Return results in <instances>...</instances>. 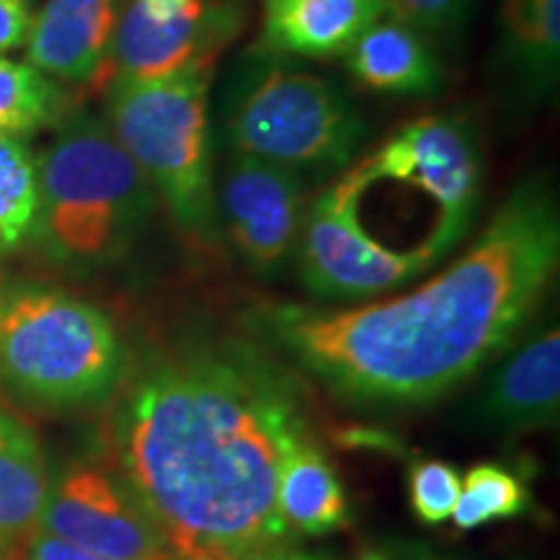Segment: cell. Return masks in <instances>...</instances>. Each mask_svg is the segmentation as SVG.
Listing matches in <instances>:
<instances>
[{
    "label": "cell",
    "mask_w": 560,
    "mask_h": 560,
    "mask_svg": "<svg viewBox=\"0 0 560 560\" xmlns=\"http://www.w3.org/2000/svg\"><path fill=\"white\" fill-rule=\"evenodd\" d=\"M39 532L109 560H182L104 457L68 459L50 475Z\"/></svg>",
    "instance_id": "cell-9"
},
{
    "label": "cell",
    "mask_w": 560,
    "mask_h": 560,
    "mask_svg": "<svg viewBox=\"0 0 560 560\" xmlns=\"http://www.w3.org/2000/svg\"><path fill=\"white\" fill-rule=\"evenodd\" d=\"M304 210V177L268 161L231 153L215 182L221 242L260 278L289 268Z\"/></svg>",
    "instance_id": "cell-10"
},
{
    "label": "cell",
    "mask_w": 560,
    "mask_h": 560,
    "mask_svg": "<svg viewBox=\"0 0 560 560\" xmlns=\"http://www.w3.org/2000/svg\"><path fill=\"white\" fill-rule=\"evenodd\" d=\"M130 350L107 312L55 285L5 289L0 384L34 410L107 405L128 374Z\"/></svg>",
    "instance_id": "cell-4"
},
{
    "label": "cell",
    "mask_w": 560,
    "mask_h": 560,
    "mask_svg": "<svg viewBox=\"0 0 560 560\" xmlns=\"http://www.w3.org/2000/svg\"><path fill=\"white\" fill-rule=\"evenodd\" d=\"M382 9L384 16L412 26L423 37H452L470 19L472 0H382Z\"/></svg>",
    "instance_id": "cell-23"
},
{
    "label": "cell",
    "mask_w": 560,
    "mask_h": 560,
    "mask_svg": "<svg viewBox=\"0 0 560 560\" xmlns=\"http://www.w3.org/2000/svg\"><path fill=\"white\" fill-rule=\"evenodd\" d=\"M467 416L472 425L495 436H524L556 425L560 416L558 327H545L520 346H511Z\"/></svg>",
    "instance_id": "cell-12"
},
{
    "label": "cell",
    "mask_w": 560,
    "mask_h": 560,
    "mask_svg": "<svg viewBox=\"0 0 560 560\" xmlns=\"http://www.w3.org/2000/svg\"><path fill=\"white\" fill-rule=\"evenodd\" d=\"M558 262L556 198L529 179L420 289L348 310L262 301L244 330L348 408H429L514 346Z\"/></svg>",
    "instance_id": "cell-2"
},
{
    "label": "cell",
    "mask_w": 560,
    "mask_h": 560,
    "mask_svg": "<svg viewBox=\"0 0 560 560\" xmlns=\"http://www.w3.org/2000/svg\"><path fill=\"white\" fill-rule=\"evenodd\" d=\"M34 11L30 0H0V55L26 45Z\"/></svg>",
    "instance_id": "cell-24"
},
{
    "label": "cell",
    "mask_w": 560,
    "mask_h": 560,
    "mask_svg": "<svg viewBox=\"0 0 560 560\" xmlns=\"http://www.w3.org/2000/svg\"><path fill=\"white\" fill-rule=\"evenodd\" d=\"M45 452L30 423L0 408V560H26L45 506Z\"/></svg>",
    "instance_id": "cell-15"
},
{
    "label": "cell",
    "mask_w": 560,
    "mask_h": 560,
    "mask_svg": "<svg viewBox=\"0 0 560 560\" xmlns=\"http://www.w3.org/2000/svg\"><path fill=\"white\" fill-rule=\"evenodd\" d=\"M104 459L182 560H262L296 540L276 511L283 462L312 429L299 371L249 335H185L130 359Z\"/></svg>",
    "instance_id": "cell-1"
},
{
    "label": "cell",
    "mask_w": 560,
    "mask_h": 560,
    "mask_svg": "<svg viewBox=\"0 0 560 560\" xmlns=\"http://www.w3.org/2000/svg\"><path fill=\"white\" fill-rule=\"evenodd\" d=\"M384 19L382 0H262L265 47L296 58H338Z\"/></svg>",
    "instance_id": "cell-14"
},
{
    "label": "cell",
    "mask_w": 560,
    "mask_h": 560,
    "mask_svg": "<svg viewBox=\"0 0 560 560\" xmlns=\"http://www.w3.org/2000/svg\"><path fill=\"white\" fill-rule=\"evenodd\" d=\"M244 21L240 0H185L177 9L128 0L117 21L109 81H153L215 62L240 37Z\"/></svg>",
    "instance_id": "cell-11"
},
{
    "label": "cell",
    "mask_w": 560,
    "mask_h": 560,
    "mask_svg": "<svg viewBox=\"0 0 560 560\" xmlns=\"http://www.w3.org/2000/svg\"><path fill=\"white\" fill-rule=\"evenodd\" d=\"M5 289H9V283H5L3 268H0V327H3V306H5Z\"/></svg>",
    "instance_id": "cell-30"
},
{
    "label": "cell",
    "mask_w": 560,
    "mask_h": 560,
    "mask_svg": "<svg viewBox=\"0 0 560 560\" xmlns=\"http://www.w3.org/2000/svg\"><path fill=\"white\" fill-rule=\"evenodd\" d=\"M389 556L395 560H457V558L444 556V552L433 550L431 545L425 542H397Z\"/></svg>",
    "instance_id": "cell-26"
},
{
    "label": "cell",
    "mask_w": 560,
    "mask_h": 560,
    "mask_svg": "<svg viewBox=\"0 0 560 560\" xmlns=\"http://www.w3.org/2000/svg\"><path fill=\"white\" fill-rule=\"evenodd\" d=\"M215 62L153 81L107 86V125L170 210L182 240L198 252L221 247L210 156V86Z\"/></svg>",
    "instance_id": "cell-5"
},
{
    "label": "cell",
    "mask_w": 560,
    "mask_h": 560,
    "mask_svg": "<svg viewBox=\"0 0 560 560\" xmlns=\"http://www.w3.org/2000/svg\"><path fill=\"white\" fill-rule=\"evenodd\" d=\"M37 187L32 240L70 270H100L125 260L159 202L100 117H79L60 130L37 156Z\"/></svg>",
    "instance_id": "cell-3"
},
{
    "label": "cell",
    "mask_w": 560,
    "mask_h": 560,
    "mask_svg": "<svg viewBox=\"0 0 560 560\" xmlns=\"http://www.w3.org/2000/svg\"><path fill=\"white\" fill-rule=\"evenodd\" d=\"M503 34L511 60L532 83L556 81L560 62V0H506Z\"/></svg>",
    "instance_id": "cell-19"
},
{
    "label": "cell",
    "mask_w": 560,
    "mask_h": 560,
    "mask_svg": "<svg viewBox=\"0 0 560 560\" xmlns=\"http://www.w3.org/2000/svg\"><path fill=\"white\" fill-rule=\"evenodd\" d=\"M37 206V156L21 138L0 136V255L32 240Z\"/></svg>",
    "instance_id": "cell-21"
},
{
    "label": "cell",
    "mask_w": 560,
    "mask_h": 560,
    "mask_svg": "<svg viewBox=\"0 0 560 560\" xmlns=\"http://www.w3.org/2000/svg\"><path fill=\"white\" fill-rule=\"evenodd\" d=\"M462 488V475L450 462L418 457L408 465V499L416 520L425 527H439L452 520Z\"/></svg>",
    "instance_id": "cell-22"
},
{
    "label": "cell",
    "mask_w": 560,
    "mask_h": 560,
    "mask_svg": "<svg viewBox=\"0 0 560 560\" xmlns=\"http://www.w3.org/2000/svg\"><path fill=\"white\" fill-rule=\"evenodd\" d=\"M276 511L293 540L327 537L353 522L346 486L317 439L299 444L280 467Z\"/></svg>",
    "instance_id": "cell-16"
},
{
    "label": "cell",
    "mask_w": 560,
    "mask_h": 560,
    "mask_svg": "<svg viewBox=\"0 0 560 560\" xmlns=\"http://www.w3.org/2000/svg\"><path fill=\"white\" fill-rule=\"evenodd\" d=\"M122 0H47L34 13L26 62L62 83H94L109 75Z\"/></svg>",
    "instance_id": "cell-13"
},
{
    "label": "cell",
    "mask_w": 560,
    "mask_h": 560,
    "mask_svg": "<svg viewBox=\"0 0 560 560\" xmlns=\"http://www.w3.org/2000/svg\"><path fill=\"white\" fill-rule=\"evenodd\" d=\"M223 132L231 153L304 177L338 172L353 161L366 122L338 83L257 58L231 89Z\"/></svg>",
    "instance_id": "cell-6"
},
{
    "label": "cell",
    "mask_w": 560,
    "mask_h": 560,
    "mask_svg": "<svg viewBox=\"0 0 560 560\" xmlns=\"http://www.w3.org/2000/svg\"><path fill=\"white\" fill-rule=\"evenodd\" d=\"M192 560H213V558H192Z\"/></svg>",
    "instance_id": "cell-31"
},
{
    "label": "cell",
    "mask_w": 560,
    "mask_h": 560,
    "mask_svg": "<svg viewBox=\"0 0 560 560\" xmlns=\"http://www.w3.org/2000/svg\"><path fill=\"white\" fill-rule=\"evenodd\" d=\"M26 560H109V558H102L96 556V552L83 550L79 545L47 535V532H37Z\"/></svg>",
    "instance_id": "cell-25"
},
{
    "label": "cell",
    "mask_w": 560,
    "mask_h": 560,
    "mask_svg": "<svg viewBox=\"0 0 560 560\" xmlns=\"http://www.w3.org/2000/svg\"><path fill=\"white\" fill-rule=\"evenodd\" d=\"M151 9H177V5L185 3V0H143Z\"/></svg>",
    "instance_id": "cell-29"
},
{
    "label": "cell",
    "mask_w": 560,
    "mask_h": 560,
    "mask_svg": "<svg viewBox=\"0 0 560 560\" xmlns=\"http://www.w3.org/2000/svg\"><path fill=\"white\" fill-rule=\"evenodd\" d=\"M363 179L353 166L304 210L296 244L299 276L312 296L353 301L387 293L441 260L436 249H395L369 234L361 219Z\"/></svg>",
    "instance_id": "cell-7"
},
{
    "label": "cell",
    "mask_w": 560,
    "mask_h": 560,
    "mask_svg": "<svg viewBox=\"0 0 560 560\" xmlns=\"http://www.w3.org/2000/svg\"><path fill=\"white\" fill-rule=\"evenodd\" d=\"M353 79L382 94H433L441 68L420 32L395 19H380L342 55Z\"/></svg>",
    "instance_id": "cell-17"
},
{
    "label": "cell",
    "mask_w": 560,
    "mask_h": 560,
    "mask_svg": "<svg viewBox=\"0 0 560 560\" xmlns=\"http://www.w3.org/2000/svg\"><path fill=\"white\" fill-rule=\"evenodd\" d=\"M535 499L522 472L501 462H480L465 472L452 522L459 532H472L493 522L527 516Z\"/></svg>",
    "instance_id": "cell-18"
},
{
    "label": "cell",
    "mask_w": 560,
    "mask_h": 560,
    "mask_svg": "<svg viewBox=\"0 0 560 560\" xmlns=\"http://www.w3.org/2000/svg\"><path fill=\"white\" fill-rule=\"evenodd\" d=\"M262 560H338L332 556V552H325V550H304L299 548L296 542L293 545H285V548H280L276 552H270L268 558Z\"/></svg>",
    "instance_id": "cell-27"
},
{
    "label": "cell",
    "mask_w": 560,
    "mask_h": 560,
    "mask_svg": "<svg viewBox=\"0 0 560 560\" xmlns=\"http://www.w3.org/2000/svg\"><path fill=\"white\" fill-rule=\"evenodd\" d=\"M369 185L395 182L423 192L436 208L425 244L441 257L470 231L482 192V161L470 128L446 115L418 117L353 166Z\"/></svg>",
    "instance_id": "cell-8"
},
{
    "label": "cell",
    "mask_w": 560,
    "mask_h": 560,
    "mask_svg": "<svg viewBox=\"0 0 560 560\" xmlns=\"http://www.w3.org/2000/svg\"><path fill=\"white\" fill-rule=\"evenodd\" d=\"M62 91L32 62L0 55V136L24 138L58 120Z\"/></svg>",
    "instance_id": "cell-20"
},
{
    "label": "cell",
    "mask_w": 560,
    "mask_h": 560,
    "mask_svg": "<svg viewBox=\"0 0 560 560\" xmlns=\"http://www.w3.org/2000/svg\"><path fill=\"white\" fill-rule=\"evenodd\" d=\"M355 560H395L389 556L387 550H380V548H361L355 552Z\"/></svg>",
    "instance_id": "cell-28"
}]
</instances>
